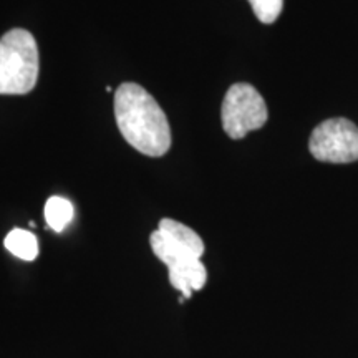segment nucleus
Wrapping results in <instances>:
<instances>
[{"label":"nucleus","mask_w":358,"mask_h":358,"mask_svg":"<svg viewBox=\"0 0 358 358\" xmlns=\"http://www.w3.org/2000/svg\"><path fill=\"white\" fill-rule=\"evenodd\" d=\"M120 133L141 155L159 158L171 148V128L159 103L138 83H122L115 92Z\"/></svg>","instance_id":"f257e3e1"},{"label":"nucleus","mask_w":358,"mask_h":358,"mask_svg":"<svg viewBox=\"0 0 358 358\" xmlns=\"http://www.w3.org/2000/svg\"><path fill=\"white\" fill-rule=\"evenodd\" d=\"M150 244L155 256L168 267L169 282L181 292L182 299H189L194 290H201L208 280V271L201 262L204 243L196 231L185 224L164 217L158 229L151 232Z\"/></svg>","instance_id":"f03ea898"},{"label":"nucleus","mask_w":358,"mask_h":358,"mask_svg":"<svg viewBox=\"0 0 358 358\" xmlns=\"http://www.w3.org/2000/svg\"><path fill=\"white\" fill-rule=\"evenodd\" d=\"M38 47L29 30L12 29L0 38V95H25L37 85Z\"/></svg>","instance_id":"7ed1b4c3"},{"label":"nucleus","mask_w":358,"mask_h":358,"mask_svg":"<svg viewBox=\"0 0 358 358\" xmlns=\"http://www.w3.org/2000/svg\"><path fill=\"white\" fill-rule=\"evenodd\" d=\"M267 105L252 85L236 83L224 96L222 128L232 140H241L250 131L261 129L267 122Z\"/></svg>","instance_id":"20e7f679"},{"label":"nucleus","mask_w":358,"mask_h":358,"mask_svg":"<svg viewBox=\"0 0 358 358\" xmlns=\"http://www.w3.org/2000/svg\"><path fill=\"white\" fill-rule=\"evenodd\" d=\"M308 150L324 163H353L358 159V128L347 118H330L312 131Z\"/></svg>","instance_id":"39448f33"},{"label":"nucleus","mask_w":358,"mask_h":358,"mask_svg":"<svg viewBox=\"0 0 358 358\" xmlns=\"http://www.w3.org/2000/svg\"><path fill=\"white\" fill-rule=\"evenodd\" d=\"M3 244L12 256L22 259V261H35L38 256V241L30 231L12 229L7 234Z\"/></svg>","instance_id":"423d86ee"},{"label":"nucleus","mask_w":358,"mask_h":358,"mask_svg":"<svg viewBox=\"0 0 358 358\" xmlns=\"http://www.w3.org/2000/svg\"><path fill=\"white\" fill-rule=\"evenodd\" d=\"M73 204L69 199L60 198V196H53L45 204V219H47L48 227L55 232L65 231V227L73 219Z\"/></svg>","instance_id":"0eeeda50"},{"label":"nucleus","mask_w":358,"mask_h":358,"mask_svg":"<svg viewBox=\"0 0 358 358\" xmlns=\"http://www.w3.org/2000/svg\"><path fill=\"white\" fill-rule=\"evenodd\" d=\"M249 3L262 24H274L284 7V0H249Z\"/></svg>","instance_id":"6e6552de"}]
</instances>
